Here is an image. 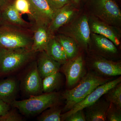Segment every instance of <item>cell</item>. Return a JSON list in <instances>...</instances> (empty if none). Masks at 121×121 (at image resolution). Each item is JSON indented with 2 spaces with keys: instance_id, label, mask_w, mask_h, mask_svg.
I'll use <instances>...</instances> for the list:
<instances>
[{
  "instance_id": "obj_1",
  "label": "cell",
  "mask_w": 121,
  "mask_h": 121,
  "mask_svg": "<svg viewBox=\"0 0 121 121\" xmlns=\"http://www.w3.org/2000/svg\"><path fill=\"white\" fill-rule=\"evenodd\" d=\"M112 78L101 77L89 71L77 86L64 91L62 98L65 100L64 111L70 110L75 104L83 100L99 86L112 80Z\"/></svg>"
},
{
  "instance_id": "obj_2",
  "label": "cell",
  "mask_w": 121,
  "mask_h": 121,
  "mask_svg": "<svg viewBox=\"0 0 121 121\" xmlns=\"http://www.w3.org/2000/svg\"><path fill=\"white\" fill-rule=\"evenodd\" d=\"M33 37L31 29L13 26L0 21V48L31 49Z\"/></svg>"
},
{
  "instance_id": "obj_3",
  "label": "cell",
  "mask_w": 121,
  "mask_h": 121,
  "mask_svg": "<svg viewBox=\"0 0 121 121\" xmlns=\"http://www.w3.org/2000/svg\"><path fill=\"white\" fill-rule=\"evenodd\" d=\"M38 53L31 49L0 48V77L13 73L30 63Z\"/></svg>"
},
{
  "instance_id": "obj_4",
  "label": "cell",
  "mask_w": 121,
  "mask_h": 121,
  "mask_svg": "<svg viewBox=\"0 0 121 121\" xmlns=\"http://www.w3.org/2000/svg\"><path fill=\"white\" fill-rule=\"evenodd\" d=\"M62 98L60 93L56 91L43 93L21 101L16 99L11 106L18 109L24 115H34L41 113L50 107L59 105Z\"/></svg>"
},
{
  "instance_id": "obj_5",
  "label": "cell",
  "mask_w": 121,
  "mask_h": 121,
  "mask_svg": "<svg viewBox=\"0 0 121 121\" xmlns=\"http://www.w3.org/2000/svg\"><path fill=\"white\" fill-rule=\"evenodd\" d=\"M58 31L74 39L80 48L88 51L91 32L87 15H78Z\"/></svg>"
},
{
  "instance_id": "obj_6",
  "label": "cell",
  "mask_w": 121,
  "mask_h": 121,
  "mask_svg": "<svg viewBox=\"0 0 121 121\" xmlns=\"http://www.w3.org/2000/svg\"><path fill=\"white\" fill-rule=\"evenodd\" d=\"M88 9L90 15L111 26L121 27V9L112 0H89Z\"/></svg>"
},
{
  "instance_id": "obj_7",
  "label": "cell",
  "mask_w": 121,
  "mask_h": 121,
  "mask_svg": "<svg viewBox=\"0 0 121 121\" xmlns=\"http://www.w3.org/2000/svg\"><path fill=\"white\" fill-rule=\"evenodd\" d=\"M86 66L101 77L111 78L121 75V62L108 59L89 53L85 61Z\"/></svg>"
},
{
  "instance_id": "obj_8",
  "label": "cell",
  "mask_w": 121,
  "mask_h": 121,
  "mask_svg": "<svg viewBox=\"0 0 121 121\" xmlns=\"http://www.w3.org/2000/svg\"><path fill=\"white\" fill-rule=\"evenodd\" d=\"M117 47L105 36L91 33L87 52L111 60H116L119 56Z\"/></svg>"
},
{
  "instance_id": "obj_9",
  "label": "cell",
  "mask_w": 121,
  "mask_h": 121,
  "mask_svg": "<svg viewBox=\"0 0 121 121\" xmlns=\"http://www.w3.org/2000/svg\"><path fill=\"white\" fill-rule=\"evenodd\" d=\"M121 82V77L120 76L116 79L111 80L99 86L83 100L75 104L70 110L61 114V121H64L66 118L75 112L83 110L94 104L101 98L110 89Z\"/></svg>"
},
{
  "instance_id": "obj_10",
  "label": "cell",
  "mask_w": 121,
  "mask_h": 121,
  "mask_svg": "<svg viewBox=\"0 0 121 121\" xmlns=\"http://www.w3.org/2000/svg\"><path fill=\"white\" fill-rule=\"evenodd\" d=\"M62 70L66 79L67 86L72 87L78 83L86 73L85 62L79 54L63 65Z\"/></svg>"
},
{
  "instance_id": "obj_11",
  "label": "cell",
  "mask_w": 121,
  "mask_h": 121,
  "mask_svg": "<svg viewBox=\"0 0 121 121\" xmlns=\"http://www.w3.org/2000/svg\"><path fill=\"white\" fill-rule=\"evenodd\" d=\"M22 90L30 96L43 94L42 79L37 69L36 61L30 63L21 82Z\"/></svg>"
},
{
  "instance_id": "obj_12",
  "label": "cell",
  "mask_w": 121,
  "mask_h": 121,
  "mask_svg": "<svg viewBox=\"0 0 121 121\" xmlns=\"http://www.w3.org/2000/svg\"><path fill=\"white\" fill-rule=\"evenodd\" d=\"M30 5L29 17L33 23L48 26L56 11L46 0H28Z\"/></svg>"
},
{
  "instance_id": "obj_13",
  "label": "cell",
  "mask_w": 121,
  "mask_h": 121,
  "mask_svg": "<svg viewBox=\"0 0 121 121\" xmlns=\"http://www.w3.org/2000/svg\"><path fill=\"white\" fill-rule=\"evenodd\" d=\"M88 17L91 33L105 36L116 46L120 45L121 32L119 28L106 23L91 15Z\"/></svg>"
},
{
  "instance_id": "obj_14",
  "label": "cell",
  "mask_w": 121,
  "mask_h": 121,
  "mask_svg": "<svg viewBox=\"0 0 121 121\" xmlns=\"http://www.w3.org/2000/svg\"><path fill=\"white\" fill-rule=\"evenodd\" d=\"M78 13L76 5L72 2L57 9L48 25L50 31L55 35L60 28L68 23Z\"/></svg>"
},
{
  "instance_id": "obj_15",
  "label": "cell",
  "mask_w": 121,
  "mask_h": 121,
  "mask_svg": "<svg viewBox=\"0 0 121 121\" xmlns=\"http://www.w3.org/2000/svg\"><path fill=\"white\" fill-rule=\"evenodd\" d=\"M33 24L31 28L33 32L32 50L36 52L44 51L49 41L55 35L51 32L48 25Z\"/></svg>"
},
{
  "instance_id": "obj_16",
  "label": "cell",
  "mask_w": 121,
  "mask_h": 121,
  "mask_svg": "<svg viewBox=\"0 0 121 121\" xmlns=\"http://www.w3.org/2000/svg\"><path fill=\"white\" fill-rule=\"evenodd\" d=\"M1 20L13 26L23 28L31 29L33 24L29 23L22 18V15L15 8L13 1H11L0 9Z\"/></svg>"
},
{
  "instance_id": "obj_17",
  "label": "cell",
  "mask_w": 121,
  "mask_h": 121,
  "mask_svg": "<svg viewBox=\"0 0 121 121\" xmlns=\"http://www.w3.org/2000/svg\"><path fill=\"white\" fill-rule=\"evenodd\" d=\"M36 62L37 69L42 79L59 71L61 65L48 55L45 51L39 52Z\"/></svg>"
},
{
  "instance_id": "obj_18",
  "label": "cell",
  "mask_w": 121,
  "mask_h": 121,
  "mask_svg": "<svg viewBox=\"0 0 121 121\" xmlns=\"http://www.w3.org/2000/svg\"><path fill=\"white\" fill-rule=\"evenodd\" d=\"M110 103L105 99H100L85 108V114L87 121H107L106 113Z\"/></svg>"
},
{
  "instance_id": "obj_19",
  "label": "cell",
  "mask_w": 121,
  "mask_h": 121,
  "mask_svg": "<svg viewBox=\"0 0 121 121\" xmlns=\"http://www.w3.org/2000/svg\"><path fill=\"white\" fill-rule=\"evenodd\" d=\"M18 90V83L14 78L0 80V99L11 106L16 100Z\"/></svg>"
},
{
  "instance_id": "obj_20",
  "label": "cell",
  "mask_w": 121,
  "mask_h": 121,
  "mask_svg": "<svg viewBox=\"0 0 121 121\" xmlns=\"http://www.w3.org/2000/svg\"><path fill=\"white\" fill-rule=\"evenodd\" d=\"M44 51L50 57L61 65H63L68 60L63 48L55 36L50 40Z\"/></svg>"
},
{
  "instance_id": "obj_21",
  "label": "cell",
  "mask_w": 121,
  "mask_h": 121,
  "mask_svg": "<svg viewBox=\"0 0 121 121\" xmlns=\"http://www.w3.org/2000/svg\"><path fill=\"white\" fill-rule=\"evenodd\" d=\"M55 36L63 48L68 60L73 58L78 55L79 48L74 39L60 33L55 35Z\"/></svg>"
},
{
  "instance_id": "obj_22",
  "label": "cell",
  "mask_w": 121,
  "mask_h": 121,
  "mask_svg": "<svg viewBox=\"0 0 121 121\" xmlns=\"http://www.w3.org/2000/svg\"><path fill=\"white\" fill-rule=\"evenodd\" d=\"M62 82V75L59 71L45 77L42 79L43 93L55 92L60 87Z\"/></svg>"
},
{
  "instance_id": "obj_23",
  "label": "cell",
  "mask_w": 121,
  "mask_h": 121,
  "mask_svg": "<svg viewBox=\"0 0 121 121\" xmlns=\"http://www.w3.org/2000/svg\"><path fill=\"white\" fill-rule=\"evenodd\" d=\"M54 106L44 111L38 117L39 121H61V113L62 109L58 106Z\"/></svg>"
},
{
  "instance_id": "obj_24",
  "label": "cell",
  "mask_w": 121,
  "mask_h": 121,
  "mask_svg": "<svg viewBox=\"0 0 121 121\" xmlns=\"http://www.w3.org/2000/svg\"><path fill=\"white\" fill-rule=\"evenodd\" d=\"M104 95L107 101L121 108V83L110 89Z\"/></svg>"
},
{
  "instance_id": "obj_25",
  "label": "cell",
  "mask_w": 121,
  "mask_h": 121,
  "mask_svg": "<svg viewBox=\"0 0 121 121\" xmlns=\"http://www.w3.org/2000/svg\"><path fill=\"white\" fill-rule=\"evenodd\" d=\"M106 119L108 121H121V108L110 103L107 111Z\"/></svg>"
},
{
  "instance_id": "obj_26",
  "label": "cell",
  "mask_w": 121,
  "mask_h": 121,
  "mask_svg": "<svg viewBox=\"0 0 121 121\" xmlns=\"http://www.w3.org/2000/svg\"><path fill=\"white\" fill-rule=\"evenodd\" d=\"M13 4L20 13L27 14L29 17L30 14V5L28 0H15Z\"/></svg>"
},
{
  "instance_id": "obj_27",
  "label": "cell",
  "mask_w": 121,
  "mask_h": 121,
  "mask_svg": "<svg viewBox=\"0 0 121 121\" xmlns=\"http://www.w3.org/2000/svg\"><path fill=\"white\" fill-rule=\"evenodd\" d=\"M23 118L14 109L9 110L4 115L0 116V121H22Z\"/></svg>"
},
{
  "instance_id": "obj_28",
  "label": "cell",
  "mask_w": 121,
  "mask_h": 121,
  "mask_svg": "<svg viewBox=\"0 0 121 121\" xmlns=\"http://www.w3.org/2000/svg\"><path fill=\"white\" fill-rule=\"evenodd\" d=\"M86 115L83 110H78L69 115L64 121H86Z\"/></svg>"
},
{
  "instance_id": "obj_29",
  "label": "cell",
  "mask_w": 121,
  "mask_h": 121,
  "mask_svg": "<svg viewBox=\"0 0 121 121\" xmlns=\"http://www.w3.org/2000/svg\"><path fill=\"white\" fill-rule=\"evenodd\" d=\"M46 0L51 8L55 11L63 7L65 5L72 2L71 0Z\"/></svg>"
},
{
  "instance_id": "obj_30",
  "label": "cell",
  "mask_w": 121,
  "mask_h": 121,
  "mask_svg": "<svg viewBox=\"0 0 121 121\" xmlns=\"http://www.w3.org/2000/svg\"><path fill=\"white\" fill-rule=\"evenodd\" d=\"M9 104L0 99V116L4 115L11 109Z\"/></svg>"
},
{
  "instance_id": "obj_31",
  "label": "cell",
  "mask_w": 121,
  "mask_h": 121,
  "mask_svg": "<svg viewBox=\"0 0 121 121\" xmlns=\"http://www.w3.org/2000/svg\"><path fill=\"white\" fill-rule=\"evenodd\" d=\"M10 1V0H0V9Z\"/></svg>"
},
{
  "instance_id": "obj_32",
  "label": "cell",
  "mask_w": 121,
  "mask_h": 121,
  "mask_svg": "<svg viewBox=\"0 0 121 121\" xmlns=\"http://www.w3.org/2000/svg\"><path fill=\"white\" fill-rule=\"evenodd\" d=\"M84 0H71V1L74 4L77 5V4H79Z\"/></svg>"
},
{
  "instance_id": "obj_33",
  "label": "cell",
  "mask_w": 121,
  "mask_h": 121,
  "mask_svg": "<svg viewBox=\"0 0 121 121\" xmlns=\"http://www.w3.org/2000/svg\"><path fill=\"white\" fill-rule=\"evenodd\" d=\"M1 13L0 10V21L1 20Z\"/></svg>"
}]
</instances>
